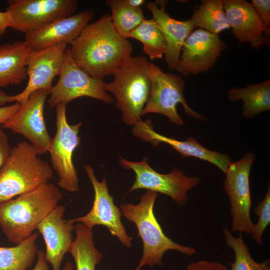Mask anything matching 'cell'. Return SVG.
<instances>
[{
	"mask_svg": "<svg viewBox=\"0 0 270 270\" xmlns=\"http://www.w3.org/2000/svg\"><path fill=\"white\" fill-rule=\"evenodd\" d=\"M70 45L76 64L89 76L100 80L113 74L132 52V44L117 32L109 14L88 24Z\"/></svg>",
	"mask_w": 270,
	"mask_h": 270,
	"instance_id": "1",
	"label": "cell"
},
{
	"mask_svg": "<svg viewBox=\"0 0 270 270\" xmlns=\"http://www.w3.org/2000/svg\"><path fill=\"white\" fill-rule=\"evenodd\" d=\"M62 198L59 189L54 184L47 183L0 203L2 232L10 242L20 244L58 206Z\"/></svg>",
	"mask_w": 270,
	"mask_h": 270,
	"instance_id": "2",
	"label": "cell"
},
{
	"mask_svg": "<svg viewBox=\"0 0 270 270\" xmlns=\"http://www.w3.org/2000/svg\"><path fill=\"white\" fill-rule=\"evenodd\" d=\"M158 196V192L147 190L141 196L138 204H124L120 208L122 214L136 226L142 242V255L138 266L140 268L160 265L164 254L169 250L189 256L196 252L193 248L175 242L164 234L154 213Z\"/></svg>",
	"mask_w": 270,
	"mask_h": 270,
	"instance_id": "3",
	"label": "cell"
},
{
	"mask_svg": "<svg viewBox=\"0 0 270 270\" xmlns=\"http://www.w3.org/2000/svg\"><path fill=\"white\" fill-rule=\"evenodd\" d=\"M38 154L26 141L12 148L0 170V203L48 183L52 169Z\"/></svg>",
	"mask_w": 270,
	"mask_h": 270,
	"instance_id": "4",
	"label": "cell"
},
{
	"mask_svg": "<svg viewBox=\"0 0 270 270\" xmlns=\"http://www.w3.org/2000/svg\"><path fill=\"white\" fill-rule=\"evenodd\" d=\"M148 64L144 56H131L114 72L113 80L104 82L105 90L114 94L127 124L134 126L142 120L150 90Z\"/></svg>",
	"mask_w": 270,
	"mask_h": 270,
	"instance_id": "5",
	"label": "cell"
},
{
	"mask_svg": "<svg viewBox=\"0 0 270 270\" xmlns=\"http://www.w3.org/2000/svg\"><path fill=\"white\" fill-rule=\"evenodd\" d=\"M148 75L150 90L142 116L148 113L161 114L166 116L171 122L182 126L184 121L176 109L177 104L180 103L187 115L199 120H206L187 104L184 94L185 83L182 76L164 72L152 62L148 64Z\"/></svg>",
	"mask_w": 270,
	"mask_h": 270,
	"instance_id": "6",
	"label": "cell"
},
{
	"mask_svg": "<svg viewBox=\"0 0 270 270\" xmlns=\"http://www.w3.org/2000/svg\"><path fill=\"white\" fill-rule=\"evenodd\" d=\"M65 104L56 106V131L48 150L53 168L59 181L57 184L70 192L79 191L78 178L72 161V155L80 143L78 136L82 122L70 125L67 120Z\"/></svg>",
	"mask_w": 270,
	"mask_h": 270,
	"instance_id": "7",
	"label": "cell"
},
{
	"mask_svg": "<svg viewBox=\"0 0 270 270\" xmlns=\"http://www.w3.org/2000/svg\"><path fill=\"white\" fill-rule=\"evenodd\" d=\"M68 44L65 42L54 44L45 48L32 50L26 60L28 82L20 93L8 95L0 91V106L7 102H15L20 106L25 104L30 96L40 90L50 91L54 78L60 76Z\"/></svg>",
	"mask_w": 270,
	"mask_h": 270,
	"instance_id": "8",
	"label": "cell"
},
{
	"mask_svg": "<svg viewBox=\"0 0 270 270\" xmlns=\"http://www.w3.org/2000/svg\"><path fill=\"white\" fill-rule=\"evenodd\" d=\"M120 164L135 173L136 180L128 192L138 189H146L165 194L178 206L185 204L188 199L187 192L200 182L198 176H188L180 169L174 168L169 174H162L152 169L144 156L138 162L128 160L120 156Z\"/></svg>",
	"mask_w": 270,
	"mask_h": 270,
	"instance_id": "9",
	"label": "cell"
},
{
	"mask_svg": "<svg viewBox=\"0 0 270 270\" xmlns=\"http://www.w3.org/2000/svg\"><path fill=\"white\" fill-rule=\"evenodd\" d=\"M104 84L103 80L89 76L76 64L72 57L70 46H68L58 80L50 90L49 107L52 108L59 104H67L84 96L110 104L114 98L105 90Z\"/></svg>",
	"mask_w": 270,
	"mask_h": 270,
	"instance_id": "10",
	"label": "cell"
},
{
	"mask_svg": "<svg viewBox=\"0 0 270 270\" xmlns=\"http://www.w3.org/2000/svg\"><path fill=\"white\" fill-rule=\"evenodd\" d=\"M8 3L6 12L10 28L26 34L73 14L78 8L76 0H10Z\"/></svg>",
	"mask_w": 270,
	"mask_h": 270,
	"instance_id": "11",
	"label": "cell"
},
{
	"mask_svg": "<svg viewBox=\"0 0 270 270\" xmlns=\"http://www.w3.org/2000/svg\"><path fill=\"white\" fill-rule=\"evenodd\" d=\"M256 155L248 152L240 159L231 162L226 172L224 187L230 202L232 230L251 234L254 224L250 217L252 204L249 176Z\"/></svg>",
	"mask_w": 270,
	"mask_h": 270,
	"instance_id": "12",
	"label": "cell"
},
{
	"mask_svg": "<svg viewBox=\"0 0 270 270\" xmlns=\"http://www.w3.org/2000/svg\"><path fill=\"white\" fill-rule=\"evenodd\" d=\"M83 168L94 190L92 207L85 216L68 220L72 224L82 222L91 228L96 225L104 226L124 246L132 247V238L129 236L121 221L120 208L114 204V198L109 194L106 179L104 178L99 182L90 164H84Z\"/></svg>",
	"mask_w": 270,
	"mask_h": 270,
	"instance_id": "13",
	"label": "cell"
},
{
	"mask_svg": "<svg viewBox=\"0 0 270 270\" xmlns=\"http://www.w3.org/2000/svg\"><path fill=\"white\" fill-rule=\"evenodd\" d=\"M50 92L46 90L33 92L17 112L2 126V128L25 136L38 154L48 152L52 140L44 117V106Z\"/></svg>",
	"mask_w": 270,
	"mask_h": 270,
	"instance_id": "14",
	"label": "cell"
},
{
	"mask_svg": "<svg viewBox=\"0 0 270 270\" xmlns=\"http://www.w3.org/2000/svg\"><path fill=\"white\" fill-rule=\"evenodd\" d=\"M226 48L218 35L198 28L186 40L176 70L184 76L206 72L214 66Z\"/></svg>",
	"mask_w": 270,
	"mask_h": 270,
	"instance_id": "15",
	"label": "cell"
},
{
	"mask_svg": "<svg viewBox=\"0 0 270 270\" xmlns=\"http://www.w3.org/2000/svg\"><path fill=\"white\" fill-rule=\"evenodd\" d=\"M132 132L136 137L150 142L154 146H157L160 143H166L182 156H192L216 165L224 174L232 162L231 158L228 154L208 150L193 138L182 141L156 132L154 130L150 120H141L138 122L134 126Z\"/></svg>",
	"mask_w": 270,
	"mask_h": 270,
	"instance_id": "16",
	"label": "cell"
},
{
	"mask_svg": "<svg viewBox=\"0 0 270 270\" xmlns=\"http://www.w3.org/2000/svg\"><path fill=\"white\" fill-rule=\"evenodd\" d=\"M93 9L58 19L40 29L26 34L25 40L32 50H38L54 44H70L92 19Z\"/></svg>",
	"mask_w": 270,
	"mask_h": 270,
	"instance_id": "17",
	"label": "cell"
},
{
	"mask_svg": "<svg viewBox=\"0 0 270 270\" xmlns=\"http://www.w3.org/2000/svg\"><path fill=\"white\" fill-rule=\"evenodd\" d=\"M65 206H58L38 226L46 246V258L53 270H60L65 254L73 242L74 224L63 218Z\"/></svg>",
	"mask_w": 270,
	"mask_h": 270,
	"instance_id": "18",
	"label": "cell"
},
{
	"mask_svg": "<svg viewBox=\"0 0 270 270\" xmlns=\"http://www.w3.org/2000/svg\"><path fill=\"white\" fill-rule=\"evenodd\" d=\"M224 7L232 34L239 44L248 43L256 50L267 46L262 22L250 2L224 0Z\"/></svg>",
	"mask_w": 270,
	"mask_h": 270,
	"instance_id": "19",
	"label": "cell"
},
{
	"mask_svg": "<svg viewBox=\"0 0 270 270\" xmlns=\"http://www.w3.org/2000/svg\"><path fill=\"white\" fill-rule=\"evenodd\" d=\"M146 7L152 14L156 22L164 37L166 49L164 60L169 68L176 70L184 42L195 28L190 19L179 20L172 17L166 12V8L159 7L156 2H150Z\"/></svg>",
	"mask_w": 270,
	"mask_h": 270,
	"instance_id": "20",
	"label": "cell"
},
{
	"mask_svg": "<svg viewBox=\"0 0 270 270\" xmlns=\"http://www.w3.org/2000/svg\"><path fill=\"white\" fill-rule=\"evenodd\" d=\"M31 52L25 40L0 46V88L18 85L24 81L27 58Z\"/></svg>",
	"mask_w": 270,
	"mask_h": 270,
	"instance_id": "21",
	"label": "cell"
},
{
	"mask_svg": "<svg viewBox=\"0 0 270 270\" xmlns=\"http://www.w3.org/2000/svg\"><path fill=\"white\" fill-rule=\"evenodd\" d=\"M228 98L232 102L242 100V114L248 118L270 110V79L260 83L247 85L244 88H232L228 92Z\"/></svg>",
	"mask_w": 270,
	"mask_h": 270,
	"instance_id": "22",
	"label": "cell"
},
{
	"mask_svg": "<svg viewBox=\"0 0 270 270\" xmlns=\"http://www.w3.org/2000/svg\"><path fill=\"white\" fill-rule=\"evenodd\" d=\"M74 230L76 238L68 252L74 258L76 270H96L103 255L95 246L92 228L78 222Z\"/></svg>",
	"mask_w": 270,
	"mask_h": 270,
	"instance_id": "23",
	"label": "cell"
},
{
	"mask_svg": "<svg viewBox=\"0 0 270 270\" xmlns=\"http://www.w3.org/2000/svg\"><path fill=\"white\" fill-rule=\"evenodd\" d=\"M194 27L218 35L230 28L225 14L224 0H202L196 6L190 19Z\"/></svg>",
	"mask_w": 270,
	"mask_h": 270,
	"instance_id": "24",
	"label": "cell"
},
{
	"mask_svg": "<svg viewBox=\"0 0 270 270\" xmlns=\"http://www.w3.org/2000/svg\"><path fill=\"white\" fill-rule=\"evenodd\" d=\"M34 232L17 246L0 247V270H27L32 266L38 252Z\"/></svg>",
	"mask_w": 270,
	"mask_h": 270,
	"instance_id": "25",
	"label": "cell"
},
{
	"mask_svg": "<svg viewBox=\"0 0 270 270\" xmlns=\"http://www.w3.org/2000/svg\"><path fill=\"white\" fill-rule=\"evenodd\" d=\"M128 38L140 41L144 53L151 60L160 59L164 56L166 44L164 34L156 22L144 19L129 34Z\"/></svg>",
	"mask_w": 270,
	"mask_h": 270,
	"instance_id": "26",
	"label": "cell"
},
{
	"mask_svg": "<svg viewBox=\"0 0 270 270\" xmlns=\"http://www.w3.org/2000/svg\"><path fill=\"white\" fill-rule=\"evenodd\" d=\"M106 4L111 10L114 27L125 38L145 19L142 8H132L124 0H108Z\"/></svg>",
	"mask_w": 270,
	"mask_h": 270,
	"instance_id": "27",
	"label": "cell"
},
{
	"mask_svg": "<svg viewBox=\"0 0 270 270\" xmlns=\"http://www.w3.org/2000/svg\"><path fill=\"white\" fill-rule=\"evenodd\" d=\"M226 245L234 252L235 260L230 264V270H264L269 266V260L261 262H256L251 256L248 248L244 242L242 232L238 237L234 236L228 228L223 229Z\"/></svg>",
	"mask_w": 270,
	"mask_h": 270,
	"instance_id": "28",
	"label": "cell"
},
{
	"mask_svg": "<svg viewBox=\"0 0 270 270\" xmlns=\"http://www.w3.org/2000/svg\"><path fill=\"white\" fill-rule=\"evenodd\" d=\"M254 212L258 215V222L254 224L251 234L253 239L259 245L262 244V236L270 222V186L268 182V190L264 198L258 204Z\"/></svg>",
	"mask_w": 270,
	"mask_h": 270,
	"instance_id": "29",
	"label": "cell"
},
{
	"mask_svg": "<svg viewBox=\"0 0 270 270\" xmlns=\"http://www.w3.org/2000/svg\"><path fill=\"white\" fill-rule=\"evenodd\" d=\"M251 4L256 12L264 28V36L267 46H270V0H252Z\"/></svg>",
	"mask_w": 270,
	"mask_h": 270,
	"instance_id": "30",
	"label": "cell"
},
{
	"mask_svg": "<svg viewBox=\"0 0 270 270\" xmlns=\"http://www.w3.org/2000/svg\"><path fill=\"white\" fill-rule=\"evenodd\" d=\"M186 270H230L225 266L216 262L200 260L190 264Z\"/></svg>",
	"mask_w": 270,
	"mask_h": 270,
	"instance_id": "31",
	"label": "cell"
},
{
	"mask_svg": "<svg viewBox=\"0 0 270 270\" xmlns=\"http://www.w3.org/2000/svg\"><path fill=\"white\" fill-rule=\"evenodd\" d=\"M11 149L6 134L0 128V168H2L8 158Z\"/></svg>",
	"mask_w": 270,
	"mask_h": 270,
	"instance_id": "32",
	"label": "cell"
},
{
	"mask_svg": "<svg viewBox=\"0 0 270 270\" xmlns=\"http://www.w3.org/2000/svg\"><path fill=\"white\" fill-rule=\"evenodd\" d=\"M20 105L16 102L8 106H0V124L10 119L19 110Z\"/></svg>",
	"mask_w": 270,
	"mask_h": 270,
	"instance_id": "33",
	"label": "cell"
},
{
	"mask_svg": "<svg viewBox=\"0 0 270 270\" xmlns=\"http://www.w3.org/2000/svg\"><path fill=\"white\" fill-rule=\"evenodd\" d=\"M11 23L7 12H0V38L6 33V30L10 28Z\"/></svg>",
	"mask_w": 270,
	"mask_h": 270,
	"instance_id": "34",
	"label": "cell"
},
{
	"mask_svg": "<svg viewBox=\"0 0 270 270\" xmlns=\"http://www.w3.org/2000/svg\"><path fill=\"white\" fill-rule=\"evenodd\" d=\"M37 255L38 260L32 270H49L48 262L45 256V252L39 250Z\"/></svg>",
	"mask_w": 270,
	"mask_h": 270,
	"instance_id": "35",
	"label": "cell"
},
{
	"mask_svg": "<svg viewBox=\"0 0 270 270\" xmlns=\"http://www.w3.org/2000/svg\"><path fill=\"white\" fill-rule=\"evenodd\" d=\"M124 1L128 6L134 8H140L146 2L144 0H124Z\"/></svg>",
	"mask_w": 270,
	"mask_h": 270,
	"instance_id": "36",
	"label": "cell"
},
{
	"mask_svg": "<svg viewBox=\"0 0 270 270\" xmlns=\"http://www.w3.org/2000/svg\"><path fill=\"white\" fill-rule=\"evenodd\" d=\"M63 270H74V266L71 262H68L64 264Z\"/></svg>",
	"mask_w": 270,
	"mask_h": 270,
	"instance_id": "37",
	"label": "cell"
},
{
	"mask_svg": "<svg viewBox=\"0 0 270 270\" xmlns=\"http://www.w3.org/2000/svg\"><path fill=\"white\" fill-rule=\"evenodd\" d=\"M141 268L137 266V267L134 270H140Z\"/></svg>",
	"mask_w": 270,
	"mask_h": 270,
	"instance_id": "38",
	"label": "cell"
},
{
	"mask_svg": "<svg viewBox=\"0 0 270 270\" xmlns=\"http://www.w3.org/2000/svg\"><path fill=\"white\" fill-rule=\"evenodd\" d=\"M264 270H270V266H268V267H266Z\"/></svg>",
	"mask_w": 270,
	"mask_h": 270,
	"instance_id": "39",
	"label": "cell"
}]
</instances>
